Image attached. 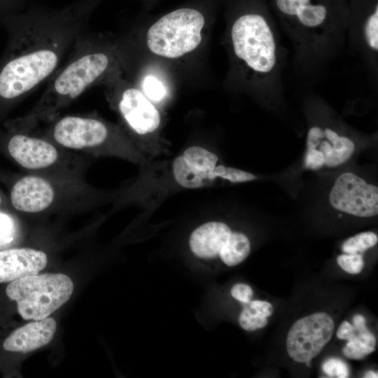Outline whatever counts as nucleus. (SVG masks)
Returning a JSON list of instances; mask_svg holds the SVG:
<instances>
[{"label": "nucleus", "mask_w": 378, "mask_h": 378, "mask_svg": "<svg viewBox=\"0 0 378 378\" xmlns=\"http://www.w3.org/2000/svg\"><path fill=\"white\" fill-rule=\"evenodd\" d=\"M97 0L61 8L30 6L7 16V44L0 59V115L59 69L77 38L86 31Z\"/></svg>", "instance_id": "1"}, {"label": "nucleus", "mask_w": 378, "mask_h": 378, "mask_svg": "<svg viewBox=\"0 0 378 378\" xmlns=\"http://www.w3.org/2000/svg\"><path fill=\"white\" fill-rule=\"evenodd\" d=\"M68 59L50 78L42 96L25 115L8 123L10 130L29 132L57 116L89 88L120 70L117 48L99 36L81 34Z\"/></svg>", "instance_id": "2"}, {"label": "nucleus", "mask_w": 378, "mask_h": 378, "mask_svg": "<svg viewBox=\"0 0 378 378\" xmlns=\"http://www.w3.org/2000/svg\"><path fill=\"white\" fill-rule=\"evenodd\" d=\"M40 135L71 151L96 156H113L144 164L146 155L133 144L119 125L94 114L57 116L45 123Z\"/></svg>", "instance_id": "3"}, {"label": "nucleus", "mask_w": 378, "mask_h": 378, "mask_svg": "<svg viewBox=\"0 0 378 378\" xmlns=\"http://www.w3.org/2000/svg\"><path fill=\"white\" fill-rule=\"evenodd\" d=\"M10 130L8 152L22 167L33 174L83 181L86 161L78 154L40 135Z\"/></svg>", "instance_id": "4"}, {"label": "nucleus", "mask_w": 378, "mask_h": 378, "mask_svg": "<svg viewBox=\"0 0 378 378\" xmlns=\"http://www.w3.org/2000/svg\"><path fill=\"white\" fill-rule=\"evenodd\" d=\"M92 196V190L83 181L33 173L20 178L10 195L14 209L27 214L42 213L56 207L86 206Z\"/></svg>", "instance_id": "5"}, {"label": "nucleus", "mask_w": 378, "mask_h": 378, "mask_svg": "<svg viewBox=\"0 0 378 378\" xmlns=\"http://www.w3.org/2000/svg\"><path fill=\"white\" fill-rule=\"evenodd\" d=\"M102 83L107 87V98L118 113L127 136L145 155H150L148 138L155 135L161 124L158 108L139 88L120 78V70Z\"/></svg>", "instance_id": "6"}, {"label": "nucleus", "mask_w": 378, "mask_h": 378, "mask_svg": "<svg viewBox=\"0 0 378 378\" xmlns=\"http://www.w3.org/2000/svg\"><path fill=\"white\" fill-rule=\"evenodd\" d=\"M71 279L63 274L29 275L10 282L7 296L17 302L18 312L25 320L47 318L71 297Z\"/></svg>", "instance_id": "7"}, {"label": "nucleus", "mask_w": 378, "mask_h": 378, "mask_svg": "<svg viewBox=\"0 0 378 378\" xmlns=\"http://www.w3.org/2000/svg\"><path fill=\"white\" fill-rule=\"evenodd\" d=\"M236 56L257 74H270L276 64V43L272 28L264 13L240 15L231 29Z\"/></svg>", "instance_id": "8"}, {"label": "nucleus", "mask_w": 378, "mask_h": 378, "mask_svg": "<svg viewBox=\"0 0 378 378\" xmlns=\"http://www.w3.org/2000/svg\"><path fill=\"white\" fill-rule=\"evenodd\" d=\"M205 20L198 10L184 8L169 13L148 30L146 45L154 54L177 58L194 50L202 41Z\"/></svg>", "instance_id": "9"}, {"label": "nucleus", "mask_w": 378, "mask_h": 378, "mask_svg": "<svg viewBox=\"0 0 378 378\" xmlns=\"http://www.w3.org/2000/svg\"><path fill=\"white\" fill-rule=\"evenodd\" d=\"M272 4L286 25L307 34H321L349 18L346 0H272Z\"/></svg>", "instance_id": "10"}, {"label": "nucleus", "mask_w": 378, "mask_h": 378, "mask_svg": "<svg viewBox=\"0 0 378 378\" xmlns=\"http://www.w3.org/2000/svg\"><path fill=\"white\" fill-rule=\"evenodd\" d=\"M334 328L332 318L325 312L300 318L288 333L286 349L289 356L297 363L309 362L330 340Z\"/></svg>", "instance_id": "11"}, {"label": "nucleus", "mask_w": 378, "mask_h": 378, "mask_svg": "<svg viewBox=\"0 0 378 378\" xmlns=\"http://www.w3.org/2000/svg\"><path fill=\"white\" fill-rule=\"evenodd\" d=\"M331 205L336 209L359 217L378 214V188L351 172L337 177L330 192Z\"/></svg>", "instance_id": "12"}, {"label": "nucleus", "mask_w": 378, "mask_h": 378, "mask_svg": "<svg viewBox=\"0 0 378 378\" xmlns=\"http://www.w3.org/2000/svg\"><path fill=\"white\" fill-rule=\"evenodd\" d=\"M218 156L205 148L193 146L177 156L172 164L175 181L186 189H197L216 179L215 169Z\"/></svg>", "instance_id": "13"}, {"label": "nucleus", "mask_w": 378, "mask_h": 378, "mask_svg": "<svg viewBox=\"0 0 378 378\" xmlns=\"http://www.w3.org/2000/svg\"><path fill=\"white\" fill-rule=\"evenodd\" d=\"M48 263L46 254L30 248L0 251V283L37 274Z\"/></svg>", "instance_id": "14"}, {"label": "nucleus", "mask_w": 378, "mask_h": 378, "mask_svg": "<svg viewBox=\"0 0 378 378\" xmlns=\"http://www.w3.org/2000/svg\"><path fill=\"white\" fill-rule=\"evenodd\" d=\"M232 234L220 221H209L197 227L189 237V247L197 258L209 260L222 257Z\"/></svg>", "instance_id": "15"}, {"label": "nucleus", "mask_w": 378, "mask_h": 378, "mask_svg": "<svg viewBox=\"0 0 378 378\" xmlns=\"http://www.w3.org/2000/svg\"><path fill=\"white\" fill-rule=\"evenodd\" d=\"M52 318L36 320L13 331L4 341L6 351L27 353L48 344L56 331Z\"/></svg>", "instance_id": "16"}, {"label": "nucleus", "mask_w": 378, "mask_h": 378, "mask_svg": "<svg viewBox=\"0 0 378 378\" xmlns=\"http://www.w3.org/2000/svg\"><path fill=\"white\" fill-rule=\"evenodd\" d=\"M318 146L324 156V164L328 167H335L344 163L354 150V142L342 136H340L339 139L332 143L323 136Z\"/></svg>", "instance_id": "17"}, {"label": "nucleus", "mask_w": 378, "mask_h": 378, "mask_svg": "<svg viewBox=\"0 0 378 378\" xmlns=\"http://www.w3.org/2000/svg\"><path fill=\"white\" fill-rule=\"evenodd\" d=\"M251 252L248 238L241 232H232L221 261L229 267L236 266L246 259Z\"/></svg>", "instance_id": "18"}, {"label": "nucleus", "mask_w": 378, "mask_h": 378, "mask_svg": "<svg viewBox=\"0 0 378 378\" xmlns=\"http://www.w3.org/2000/svg\"><path fill=\"white\" fill-rule=\"evenodd\" d=\"M378 241V237L372 232H364L349 237L342 245L345 253H360L373 246Z\"/></svg>", "instance_id": "19"}, {"label": "nucleus", "mask_w": 378, "mask_h": 378, "mask_svg": "<svg viewBox=\"0 0 378 378\" xmlns=\"http://www.w3.org/2000/svg\"><path fill=\"white\" fill-rule=\"evenodd\" d=\"M141 90L154 102H160L167 96V89L163 83L153 75H147L144 78Z\"/></svg>", "instance_id": "20"}, {"label": "nucleus", "mask_w": 378, "mask_h": 378, "mask_svg": "<svg viewBox=\"0 0 378 378\" xmlns=\"http://www.w3.org/2000/svg\"><path fill=\"white\" fill-rule=\"evenodd\" d=\"M267 323V318L255 314L248 306L242 309L239 317V326L248 331L262 328Z\"/></svg>", "instance_id": "21"}, {"label": "nucleus", "mask_w": 378, "mask_h": 378, "mask_svg": "<svg viewBox=\"0 0 378 378\" xmlns=\"http://www.w3.org/2000/svg\"><path fill=\"white\" fill-rule=\"evenodd\" d=\"M375 347L367 345L360 341L351 338L348 340L342 349L344 356L350 359L360 360L374 351Z\"/></svg>", "instance_id": "22"}, {"label": "nucleus", "mask_w": 378, "mask_h": 378, "mask_svg": "<svg viewBox=\"0 0 378 378\" xmlns=\"http://www.w3.org/2000/svg\"><path fill=\"white\" fill-rule=\"evenodd\" d=\"M339 266L345 272L357 274L364 267V260L360 253H345L339 255L337 258Z\"/></svg>", "instance_id": "23"}, {"label": "nucleus", "mask_w": 378, "mask_h": 378, "mask_svg": "<svg viewBox=\"0 0 378 378\" xmlns=\"http://www.w3.org/2000/svg\"><path fill=\"white\" fill-rule=\"evenodd\" d=\"M323 370L330 377L346 378L349 375L348 365L339 358H332L326 360Z\"/></svg>", "instance_id": "24"}, {"label": "nucleus", "mask_w": 378, "mask_h": 378, "mask_svg": "<svg viewBox=\"0 0 378 378\" xmlns=\"http://www.w3.org/2000/svg\"><path fill=\"white\" fill-rule=\"evenodd\" d=\"M28 0H0V25L5 18L25 8Z\"/></svg>", "instance_id": "25"}, {"label": "nucleus", "mask_w": 378, "mask_h": 378, "mask_svg": "<svg viewBox=\"0 0 378 378\" xmlns=\"http://www.w3.org/2000/svg\"><path fill=\"white\" fill-rule=\"evenodd\" d=\"M257 177L248 172L233 167H227L222 179L229 181L231 183H241L256 179Z\"/></svg>", "instance_id": "26"}, {"label": "nucleus", "mask_w": 378, "mask_h": 378, "mask_svg": "<svg viewBox=\"0 0 378 378\" xmlns=\"http://www.w3.org/2000/svg\"><path fill=\"white\" fill-rule=\"evenodd\" d=\"M230 293L234 299L244 304L248 303L253 295L251 286L243 283L234 285L230 290Z\"/></svg>", "instance_id": "27"}, {"label": "nucleus", "mask_w": 378, "mask_h": 378, "mask_svg": "<svg viewBox=\"0 0 378 378\" xmlns=\"http://www.w3.org/2000/svg\"><path fill=\"white\" fill-rule=\"evenodd\" d=\"M14 226L11 219L6 214L0 213V245L13 239Z\"/></svg>", "instance_id": "28"}, {"label": "nucleus", "mask_w": 378, "mask_h": 378, "mask_svg": "<svg viewBox=\"0 0 378 378\" xmlns=\"http://www.w3.org/2000/svg\"><path fill=\"white\" fill-rule=\"evenodd\" d=\"M324 156L321 150H316V148L307 150L304 160L305 167L312 169H317L324 164Z\"/></svg>", "instance_id": "29"}, {"label": "nucleus", "mask_w": 378, "mask_h": 378, "mask_svg": "<svg viewBox=\"0 0 378 378\" xmlns=\"http://www.w3.org/2000/svg\"><path fill=\"white\" fill-rule=\"evenodd\" d=\"M247 304L253 313L261 316L267 318L273 313L272 305L266 301L251 300Z\"/></svg>", "instance_id": "30"}, {"label": "nucleus", "mask_w": 378, "mask_h": 378, "mask_svg": "<svg viewBox=\"0 0 378 378\" xmlns=\"http://www.w3.org/2000/svg\"><path fill=\"white\" fill-rule=\"evenodd\" d=\"M324 136V131L319 127H312L307 134V149L312 150L318 146L322 138Z\"/></svg>", "instance_id": "31"}, {"label": "nucleus", "mask_w": 378, "mask_h": 378, "mask_svg": "<svg viewBox=\"0 0 378 378\" xmlns=\"http://www.w3.org/2000/svg\"><path fill=\"white\" fill-rule=\"evenodd\" d=\"M356 330L348 321H344L340 326L336 335L340 340H349L356 335Z\"/></svg>", "instance_id": "32"}, {"label": "nucleus", "mask_w": 378, "mask_h": 378, "mask_svg": "<svg viewBox=\"0 0 378 378\" xmlns=\"http://www.w3.org/2000/svg\"><path fill=\"white\" fill-rule=\"evenodd\" d=\"M365 326V318L360 314H356L353 317V326L360 328Z\"/></svg>", "instance_id": "33"}, {"label": "nucleus", "mask_w": 378, "mask_h": 378, "mask_svg": "<svg viewBox=\"0 0 378 378\" xmlns=\"http://www.w3.org/2000/svg\"><path fill=\"white\" fill-rule=\"evenodd\" d=\"M378 376H377V373H375L374 372L372 371V370H370L368 372H367L365 374V377H367V378H377Z\"/></svg>", "instance_id": "34"}, {"label": "nucleus", "mask_w": 378, "mask_h": 378, "mask_svg": "<svg viewBox=\"0 0 378 378\" xmlns=\"http://www.w3.org/2000/svg\"><path fill=\"white\" fill-rule=\"evenodd\" d=\"M1 200H2V199H1V193H0V204L1 203Z\"/></svg>", "instance_id": "35"}]
</instances>
